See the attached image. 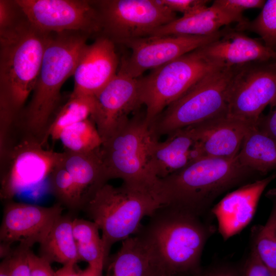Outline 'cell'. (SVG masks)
Returning <instances> with one entry per match:
<instances>
[{
    "mask_svg": "<svg viewBox=\"0 0 276 276\" xmlns=\"http://www.w3.org/2000/svg\"><path fill=\"white\" fill-rule=\"evenodd\" d=\"M49 33L29 21L11 36L0 39V100L16 114L34 88Z\"/></svg>",
    "mask_w": 276,
    "mask_h": 276,
    "instance_id": "cell-5",
    "label": "cell"
},
{
    "mask_svg": "<svg viewBox=\"0 0 276 276\" xmlns=\"http://www.w3.org/2000/svg\"><path fill=\"white\" fill-rule=\"evenodd\" d=\"M66 151L87 152L99 149L103 140L91 118L65 128L59 139Z\"/></svg>",
    "mask_w": 276,
    "mask_h": 276,
    "instance_id": "cell-29",
    "label": "cell"
},
{
    "mask_svg": "<svg viewBox=\"0 0 276 276\" xmlns=\"http://www.w3.org/2000/svg\"><path fill=\"white\" fill-rule=\"evenodd\" d=\"M156 269L150 249L138 234L122 241L110 258L106 276H148Z\"/></svg>",
    "mask_w": 276,
    "mask_h": 276,
    "instance_id": "cell-23",
    "label": "cell"
},
{
    "mask_svg": "<svg viewBox=\"0 0 276 276\" xmlns=\"http://www.w3.org/2000/svg\"><path fill=\"white\" fill-rule=\"evenodd\" d=\"M73 232L81 261L88 265L103 269L107 260L99 228L93 221L75 218Z\"/></svg>",
    "mask_w": 276,
    "mask_h": 276,
    "instance_id": "cell-26",
    "label": "cell"
},
{
    "mask_svg": "<svg viewBox=\"0 0 276 276\" xmlns=\"http://www.w3.org/2000/svg\"><path fill=\"white\" fill-rule=\"evenodd\" d=\"M59 203L46 207L9 201L5 206L0 227L1 247L11 249L15 242L30 248L42 243L54 222L62 215Z\"/></svg>",
    "mask_w": 276,
    "mask_h": 276,
    "instance_id": "cell-14",
    "label": "cell"
},
{
    "mask_svg": "<svg viewBox=\"0 0 276 276\" xmlns=\"http://www.w3.org/2000/svg\"><path fill=\"white\" fill-rule=\"evenodd\" d=\"M248 21L212 4L193 14L177 18L157 28L149 36H209L217 33L223 27L233 23L240 26Z\"/></svg>",
    "mask_w": 276,
    "mask_h": 276,
    "instance_id": "cell-21",
    "label": "cell"
},
{
    "mask_svg": "<svg viewBox=\"0 0 276 276\" xmlns=\"http://www.w3.org/2000/svg\"><path fill=\"white\" fill-rule=\"evenodd\" d=\"M95 107L94 96L71 93L67 102L50 122L43 143L49 137L53 140H59L61 132L65 128L90 118L94 112Z\"/></svg>",
    "mask_w": 276,
    "mask_h": 276,
    "instance_id": "cell-27",
    "label": "cell"
},
{
    "mask_svg": "<svg viewBox=\"0 0 276 276\" xmlns=\"http://www.w3.org/2000/svg\"><path fill=\"white\" fill-rule=\"evenodd\" d=\"M236 29L257 34L265 45L276 51V0L266 1L261 12L253 20L237 26Z\"/></svg>",
    "mask_w": 276,
    "mask_h": 276,
    "instance_id": "cell-31",
    "label": "cell"
},
{
    "mask_svg": "<svg viewBox=\"0 0 276 276\" xmlns=\"http://www.w3.org/2000/svg\"><path fill=\"white\" fill-rule=\"evenodd\" d=\"M199 274V273H198ZM197 276H242L233 269L221 267L213 269L205 272L199 273Z\"/></svg>",
    "mask_w": 276,
    "mask_h": 276,
    "instance_id": "cell-39",
    "label": "cell"
},
{
    "mask_svg": "<svg viewBox=\"0 0 276 276\" xmlns=\"http://www.w3.org/2000/svg\"><path fill=\"white\" fill-rule=\"evenodd\" d=\"M237 158L243 167L266 174L276 170V141L255 125L245 136Z\"/></svg>",
    "mask_w": 276,
    "mask_h": 276,
    "instance_id": "cell-24",
    "label": "cell"
},
{
    "mask_svg": "<svg viewBox=\"0 0 276 276\" xmlns=\"http://www.w3.org/2000/svg\"><path fill=\"white\" fill-rule=\"evenodd\" d=\"M148 276H157V270L155 269Z\"/></svg>",
    "mask_w": 276,
    "mask_h": 276,
    "instance_id": "cell-44",
    "label": "cell"
},
{
    "mask_svg": "<svg viewBox=\"0 0 276 276\" xmlns=\"http://www.w3.org/2000/svg\"><path fill=\"white\" fill-rule=\"evenodd\" d=\"M28 258L30 269V276H55V272L49 261L34 254L30 249Z\"/></svg>",
    "mask_w": 276,
    "mask_h": 276,
    "instance_id": "cell-37",
    "label": "cell"
},
{
    "mask_svg": "<svg viewBox=\"0 0 276 276\" xmlns=\"http://www.w3.org/2000/svg\"><path fill=\"white\" fill-rule=\"evenodd\" d=\"M252 173L240 164L237 156L202 157L181 170L158 179L156 190L163 205L205 216L218 196L241 183Z\"/></svg>",
    "mask_w": 276,
    "mask_h": 276,
    "instance_id": "cell-2",
    "label": "cell"
},
{
    "mask_svg": "<svg viewBox=\"0 0 276 276\" xmlns=\"http://www.w3.org/2000/svg\"><path fill=\"white\" fill-rule=\"evenodd\" d=\"M0 276H11L10 255L3 259L0 264Z\"/></svg>",
    "mask_w": 276,
    "mask_h": 276,
    "instance_id": "cell-42",
    "label": "cell"
},
{
    "mask_svg": "<svg viewBox=\"0 0 276 276\" xmlns=\"http://www.w3.org/2000/svg\"><path fill=\"white\" fill-rule=\"evenodd\" d=\"M30 23L42 31H78L101 34L102 23L94 1L16 0Z\"/></svg>",
    "mask_w": 276,
    "mask_h": 276,
    "instance_id": "cell-12",
    "label": "cell"
},
{
    "mask_svg": "<svg viewBox=\"0 0 276 276\" xmlns=\"http://www.w3.org/2000/svg\"><path fill=\"white\" fill-rule=\"evenodd\" d=\"M76 264L64 265L55 271V276H79V270L76 269Z\"/></svg>",
    "mask_w": 276,
    "mask_h": 276,
    "instance_id": "cell-40",
    "label": "cell"
},
{
    "mask_svg": "<svg viewBox=\"0 0 276 276\" xmlns=\"http://www.w3.org/2000/svg\"><path fill=\"white\" fill-rule=\"evenodd\" d=\"M224 29L204 36H147L123 43L131 50L122 61L118 72L137 79L146 71L156 69L201 48L220 37Z\"/></svg>",
    "mask_w": 276,
    "mask_h": 276,
    "instance_id": "cell-13",
    "label": "cell"
},
{
    "mask_svg": "<svg viewBox=\"0 0 276 276\" xmlns=\"http://www.w3.org/2000/svg\"><path fill=\"white\" fill-rule=\"evenodd\" d=\"M276 178V172L266 177L244 185L228 193L210 212L217 221L224 240L236 235L251 221L260 198L267 186Z\"/></svg>",
    "mask_w": 276,
    "mask_h": 276,
    "instance_id": "cell-17",
    "label": "cell"
},
{
    "mask_svg": "<svg viewBox=\"0 0 276 276\" xmlns=\"http://www.w3.org/2000/svg\"><path fill=\"white\" fill-rule=\"evenodd\" d=\"M242 276H276L251 248L242 272Z\"/></svg>",
    "mask_w": 276,
    "mask_h": 276,
    "instance_id": "cell-36",
    "label": "cell"
},
{
    "mask_svg": "<svg viewBox=\"0 0 276 276\" xmlns=\"http://www.w3.org/2000/svg\"><path fill=\"white\" fill-rule=\"evenodd\" d=\"M29 21L16 0H0V39L11 36Z\"/></svg>",
    "mask_w": 276,
    "mask_h": 276,
    "instance_id": "cell-32",
    "label": "cell"
},
{
    "mask_svg": "<svg viewBox=\"0 0 276 276\" xmlns=\"http://www.w3.org/2000/svg\"><path fill=\"white\" fill-rule=\"evenodd\" d=\"M266 197L271 209L265 224L254 232L251 249L276 275V189L269 190Z\"/></svg>",
    "mask_w": 276,
    "mask_h": 276,
    "instance_id": "cell-28",
    "label": "cell"
},
{
    "mask_svg": "<svg viewBox=\"0 0 276 276\" xmlns=\"http://www.w3.org/2000/svg\"><path fill=\"white\" fill-rule=\"evenodd\" d=\"M162 4L176 13L179 12L183 15L193 14L206 7L210 2L207 0H160Z\"/></svg>",
    "mask_w": 276,
    "mask_h": 276,
    "instance_id": "cell-35",
    "label": "cell"
},
{
    "mask_svg": "<svg viewBox=\"0 0 276 276\" xmlns=\"http://www.w3.org/2000/svg\"><path fill=\"white\" fill-rule=\"evenodd\" d=\"M154 137L144 113L135 114L103 140L99 152L107 180L120 178L123 182L156 193L157 183L147 168L149 147Z\"/></svg>",
    "mask_w": 276,
    "mask_h": 276,
    "instance_id": "cell-8",
    "label": "cell"
},
{
    "mask_svg": "<svg viewBox=\"0 0 276 276\" xmlns=\"http://www.w3.org/2000/svg\"><path fill=\"white\" fill-rule=\"evenodd\" d=\"M89 37L78 31L50 33L39 74L25 113L30 133L43 141L65 81L73 76Z\"/></svg>",
    "mask_w": 276,
    "mask_h": 276,
    "instance_id": "cell-3",
    "label": "cell"
},
{
    "mask_svg": "<svg viewBox=\"0 0 276 276\" xmlns=\"http://www.w3.org/2000/svg\"><path fill=\"white\" fill-rule=\"evenodd\" d=\"M269 106V111L266 115L260 117L257 126L261 130L276 141V98Z\"/></svg>",
    "mask_w": 276,
    "mask_h": 276,
    "instance_id": "cell-38",
    "label": "cell"
},
{
    "mask_svg": "<svg viewBox=\"0 0 276 276\" xmlns=\"http://www.w3.org/2000/svg\"><path fill=\"white\" fill-rule=\"evenodd\" d=\"M264 0H215L213 4L235 16L243 17V12L249 9L261 8Z\"/></svg>",
    "mask_w": 276,
    "mask_h": 276,
    "instance_id": "cell-34",
    "label": "cell"
},
{
    "mask_svg": "<svg viewBox=\"0 0 276 276\" xmlns=\"http://www.w3.org/2000/svg\"><path fill=\"white\" fill-rule=\"evenodd\" d=\"M31 248L19 244L10 254L11 276H30L28 254Z\"/></svg>",
    "mask_w": 276,
    "mask_h": 276,
    "instance_id": "cell-33",
    "label": "cell"
},
{
    "mask_svg": "<svg viewBox=\"0 0 276 276\" xmlns=\"http://www.w3.org/2000/svg\"><path fill=\"white\" fill-rule=\"evenodd\" d=\"M162 205L160 198L153 190L125 182L117 187L106 183L82 210L101 231L108 259L114 243L137 233L143 218L150 217Z\"/></svg>",
    "mask_w": 276,
    "mask_h": 276,
    "instance_id": "cell-4",
    "label": "cell"
},
{
    "mask_svg": "<svg viewBox=\"0 0 276 276\" xmlns=\"http://www.w3.org/2000/svg\"><path fill=\"white\" fill-rule=\"evenodd\" d=\"M167 136L163 142L154 137L149 147L147 168L156 182L181 170L198 158L193 126L176 130Z\"/></svg>",
    "mask_w": 276,
    "mask_h": 276,
    "instance_id": "cell-19",
    "label": "cell"
},
{
    "mask_svg": "<svg viewBox=\"0 0 276 276\" xmlns=\"http://www.w3.org/2000/svg\"><path fill=\"white\" fill-rule=\"evenodd\" d=\"M43 145L31 134L7 150L1 159L6 162L1 177L2 199L10 200L40 186L62 162L63 152L46 149Z\"/></svg>",
    "mask_w": 276,
    "mask_h": 276,
    "instance_id": "cell-10",
    "label": "cell"
},
{
    "mask_svg": "<svg viewBox=\"0 0 276 276\" xmlns=\"http://www.w3.org/2000/svg\"><path fill=\"white\" fill-rule=\"evenodd\" d=\"M115 43L100 35L83 49L73 75L74 95L95 96L117 75Z\"/></svg>",
    "mask_w": 276,
    "mask_h": 276,
    "instance_id": "cell-16",
    "label": "cell"
},
{
    "mask_svg": "<svg viewBox=\"0 0 276 276\" xmlns=\"http://www.w3.org/2000/svg\"><path fill=\"white\" fill-rule=\"evenodd\" d=\"M99 148L87 152L66 150L63 152L62 165L81 192L83 207L96 192L107 183Z\"/></svg>",
    "mask_w": 276,
    "mask_h": 276,
    "instance_id": "cell-22",
    "label": "cell"
},
{
    "mask_svg": "<svg viewBox=\"0 0 276 276\" xmlns=\"http://www.w3.org/2000/svg\"><path fill=\"white\" fill-rule=\"evenodd\" d=\"M222 66L207 58L200 48L138 78L140 99L150 126L162 112L202 78Z\"/></svg>",
    "mask_w": 276,
    "mask_h": 276,
    "instance_id": "cell-7",
    "label": "cell"
},
{
    "mask_svg": "<svg viewBox=\"0 0 276 276\" xmlns=\"http://www.w3.org/2000/svg\"><path fill=\"white\" fill-rule=\"evenodd\" d=\"M102 23L101 35L114 43L149 36L177 18L160 0L94 1Z\"/></svg>",
    "mask_w": 276,
    "mask_h": 276,
    "instance_id": "cell-9",
    "label": "cell"
},
{
    "mask_svg": "<svg viewBox=\"0 0 276 276\" xmlns=\"http://www.w3.org/2000/svg\"><path fill=\"white\" fill-rule=\"evenodd\" d=\"M276 98V60L236 66L227 96L226 115L257 125Z\"/></svg>",
    "mask_w": 276,
    "mask_h": 276,
    "instance_id": "cell-11",
    "label": "cell"
},
{
    "mask_svg": "<svg viewBox=\"0 0 276 276\" xmlns=\"http://www.w3.org/2000/svg\"><path fill=\"white\" fill-rule=\"evenodd\" d=\"M95 97L91 118L103 140L123 127L142 105L138 79L118 72Z\"/></svg>",
    "mask_w": 276,
    "mask_h": 276,
    "instance_id": "cell-15",
    "label": "cell"
},
{
    "mask_svg": "<svg viewBox=\"0 0 276 276\" xmlns=\"http://www.w3.org/2000/svg\"><path fill=\"white\" fill-rule=\"evenodd\" d=\"M200 49L207 58L225 67L276 60L275 51L236 28H224L220 37Z\"/></svg>",
    "mask_w": 276,
    "mask_h": 276,
    "instance_id": "cell-20",
    "label": "cell"
},
{
    "mask_svg": "<svg viewBox=\"0 0 276 276\" xmlns=\"http://www.w3.org/2000/svg\"><path fill=\"white\" fill-rule=\"evenodd\" d=\"M49 182L59 204L72 210L82 209L84 203L81 192L62 162L53 170Z\"/></svg>",
    "mask_w": 276,
    "mask_h": 276,
    "instance_id": "cell-30",
    "label": "cell"
},
{
    "mask_svg": "<svg viewBox=\"0 0 276 276\" xmlns=\"http://www.w3.org/2000/svg\"><path fill=\"white\" fill-rule=\"evenodd\" d=\"M255 125L227 115L192 125L198 158L236 157L245 136Z\"/></svg>",
    "mask_w": 276,
    "mask_h": 276,
    "instance_id": "cell-18",
    "label": "cell"
},
{
    "mask_svg": "<svg viewBox=\"0 0 276 276\" xmlns=\"http://www.w3.org/2000/svg\"><path fill=\"white\" fill-rule=\"evenodd\" d=\"M236 66L210 73L168 106L150 126L154 136L226 115L229 84Z\"/></svg>",
    "mask_w": 276,
    "mask_h": 276,
    "instance_id": "cell-6",
    "label": "cell"
},
{
    "mask_svg": "<svg viewBox=\"0 0 276 276\" xmlns=\"http://www.w3.org/2000/svg\"><path fill=\"white\" fill-rule=\"evenodd\" d=\"M204 216L163 205L150 217L139 235L160 272L184 275L198 271L205 244L214 232Z\"/></svg>",
    "mask_w": 276,
    "mask_h": 276,
    "instance_id": "cell-1",
    "label": "cell"
},
{
    "mask_svg": "<svg viewBox=\"0 0 276 276\" xmlns=\"http://www.w3.org/2000/svg\"><path fill=\"white\" fill-rule=\"evenodd\" d=\"M103 269L88 265L83 270H79V276H102Z\"/></svg>",
    "mask_w": 276,
    "mask_h": 276,
    "instance_id": "cell-41",
    "label": "cell"
},
{
    "mask_svg": "<svg viewBox=\"0 0 276 276\" xmlns=\"http://www.w3.org/2000/svg\"><path fill=\"white\" fill-rule=\"evenodd\" d=\"M73 220L61 215L56 220L45 240L39 244V256L50 263L63 265L76 264L81 261L73 235Z\"/></svg>",
    "mask_w": 276,
    "mask_h": 276,
    "instance_id": "cell-25",
    "label": "cell"
},
{
    "mask_svg": "<svg viewBox=\"0 0 276 276\" xmlns=\"http://www.w3.org/2000/svg\"><path fill=\"white\" fill-rule=\"evenodd\" d=\"M157 276H183L181 274L162 272L157 270Z\"/></svg>",
    "mask_w": 276,
    "mask_h": 276,
    "instance_id": "cell-43",
    "label": "cell"
}]
</instances>
